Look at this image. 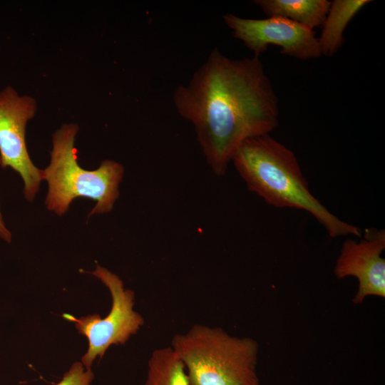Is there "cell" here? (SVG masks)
<instances>
[{
  "label": "cell",
  "instance_id": "obj_5",
  "mask_svg": "<svg viewBox=\"0 0 385 385\" xmlns=\"http://www.w3.org/2000/svg\"><path fill=\"white\" fill-rule=\"evenodd\" d=\"M91 274L105 284L111 295L112 306L104 318L98 314L80 318L63 314V317L75 323L79 334L86 337L88 347L81 363L91 369L93 361L101 359L111 345L124 344L144 324V318L133 309L135 294L124 287L122 279L113 272L97 265Z\"/></svg>",
  "mask_w": 385,
  "mask_h": 385
},
{
  "label": "cell",
  "instance_id": "obj_9",
  "mask_svg": "<svg viewBox=\"0 0 385 385\" xmlns=\"http://www.w3.org/2000/svg\"><path fill=\"white\" fill-rule=\"evenodd\" d=\"M269 16H280L310 29L322 26L331 1L327 0H256Z\"/></svg>",
  "mask_w": 385,
  "mask_h": 385
},
{
  "label": "cell",
  "instance_id": "obj_8",
  "mask_svg": "<svg viewBox=\"0 0 385 385\" xmlns=\"http://www.w3.org/2000/svg\"><path fill=\"white\" fill-rule=\"evenodd\" d=\"M385 231L366 229L360 241L346 240L337 259L334 274L338 279L354 277L358 289L353 303L361 304L369 296L385 297Z\"/></svg>",
  "mask_w": 385,
  "mask_h": 385
},
{
  "label": "cell",
  "instance_id": "obj_7",
  "mask_svg": "<svg viewBox=\"0 0 385 385\" xmlns=\"http://www.w3.org/2000/svg\"><path fill=\"white\" fill-rule=\"evenodd\" d=\"M233 36L240 40L255 56L267 51L268 46L281 48L280 53L308 60L322 53L314 30L280 16L264 19H246L232 14L223 16Z\"/></svg>",
  "mask_w": 385,
  "mask_h": 385
},
{
  "label": "cell",
  "instance_id": "obj_2",
  "mask_svg": "<svg viewBox=\"0 0 385 385\" xmlns=\"http://www.w3.org/2000/svg\"><path fill=\"white\" fill-rule=\"evenodd\" d=\"M231 161L249 190L267 204L309 212L332 237H361V228L335 216L311 193L294 153L270 134L245 140Z\"/></svg>",
  "mask_w": 385,
  "mask_h": 385
},
{
  "label": "cell",
  "instance_id": "obj_10",
  "mask_svg": "<svg viewBox=\"0 0 385 385\" xmlns=\"http://www.w3.org/2000/svg\"><path fill=\"white\" fill-rule=\"evenodd\" d=\"M370 0H334L331 1L329 11L322 24L319 38L322 53L334 55L344 42V31L351 19Z\"/></svg>",
  "mask_w": 385,
  "mask_h": 385
},
{
  "label": "cell",
  "instance_id": "obj_6",
  "mask_svg": "<svg viewBox=\"0 0 385 385\" xmlns=\"http://www.w3.org/2000/svg\"><path fill=\"white\" fill-rule=\"evenodd\" d=\"M37 108L34 98L19 95L10 86L0 91V166L19 174L24 197L29 202H33L43 180V170L33 163L26 142V125Z\"/></svg>",
  "mask_w": 385,
  "mask_h": 385
},
{
  "label": "cell",
  "instance_id": "obj_3",
  "mask_svg": "<svg viewBox=\"0 0 385 385\" xmlns=\"http://www.w3.org/2000/svg\"><path fill=\"white\" fill-rule=\"evenodd\" d=\"M78 131L76 123H65L52 135L50 163L43 170V180L48 183L45 204L48 210L61 216L73 200L88 198L96 202L88 217L108 212L119 197L123 166L105 160L96 170L81 168L74 145Z\"/></svg>",
  "mask_w": 385,
  "mask_h": 385
},
{
  "label": "cell",
  "instance_id": "obj_4",
  "mask_svg": "<svg viewBox=\"0 0 385 385\" xmlns=\"http://www.w3.org/2000/svg\"><path fill=\"white\" fill-rule=\"evenodd\" d=\"M171 346L185 364L190 385H260L259 345L252 338L196 324L175 334Z\"/></svg>",
  "mask_w": 385,
  "mask_h": 385
},
{
  "label": "cell",
  "instance_id": "obj_11",
  "mask_svg": "<svg viewBox=\"0 0 385 385\" xmlns=\"http://www.w3.org/2000/svg\"><path fill=\"white\" fill-rule=\"evenodd\" d=\"M145 385H190L185 364L171 346L151 353Z\"/></svg>",
  "mask_w": 385,
  "mask_h": 385
},
{
  "label": "cell",
  "instance_id": "obj_12",
  "mask_svg": "<svg viewBox=\"0 0 385 385\" xmlns=\"http://www.w3.org/2000/svg\"><path fill=\"white\" fill-rule=\"evenodd\" d=\"M94 374L81 362H74L56 385H91Z\"/></svg>",
  "mask_w": 385,
  "mask_h": 385
},
{
  "label": "cell",
  "instance_id": "obj_13",
  "mask_svg": "<svg viewBox=\"0 0 385 385\" xmlns=\"http://www.w3.org/2000/svg\"><path fill=\"white\" fill-rule=\"evenodd\" d=\"M0 165H1V158H0ZM0 237L9 243L11 242V238H12L11 232L9 230V229L6 227V225L4 224L1 211H0Z\"/></svg>",
  "mask_w": 385,
  "mask_h": 385
},
{
  "label": "cell",
  "instance_id": "obj_1",
  "mask_svg": "<svg viewBox=\"0 0 385 385\" xmlns=\"http://www.w3.org/2000/svg\"><path fill=\"white\" fill-rule=\"evenodd\" d=\"M173 100L192 124L218 176L225 175L240 144L279 125L278 98L258 56L233 59L215 48L189 83L175 89Z\"/></svg>",
  "mask_w": 385,
  "mask_h": 385
}]
</instances>
